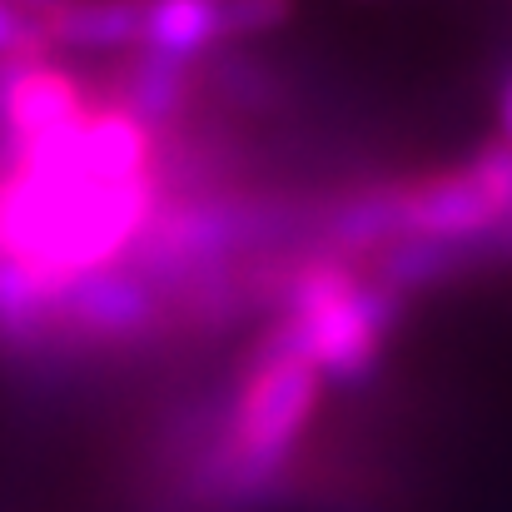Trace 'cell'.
<instances>
[{
  "mask_svg": "<svg viewBox=\"0 0 512 512\" xmlns=\"http://www.w3.org/2000/svg\"><path fill=\"white\" fill-rule=\"evenodd\" d=\"M503 224L498 204L468 170H443L408 179V234L418 239H483ZM403 234V239H408Z\"/></svg>",
  "mask_w": 512,
  "mask_h": 512,
  "instance_id": "obj_3",
  "label": "cell"
},
{
  "mask_svg": "<svg viewBox=\"0 0 512 512\" xmlns=\"http://www.w3.org/2000/svg\"><path fill=\"white\" fill-rule=\"evenodd\" d=\"M403 234H408V179H388V184L348 189L329 209H319V214H314L309 249L368 269V264H373L388 244H398Z\"/></svg>",
  "mask_w": 512,
  "mask_h": 512,
  "instance_id": "obj_2",
  "label": "cell"
},
{
  "mask_svg": "<svg viewBox=\"0 0 512 512\" xmlns=\"http://www.w3.org/2000/svg\"><path fill=\"white\" fill-rule=\"evenodd\" d=\"M219 10L229 40H254L294 20V0H219Z\"/></svg>",
  "mask_w": 512,
  "mask_h": 512,
  "instance_id": "obj_8",
  "label": "cell"
},
{
  "mask_svg": "<svg viewBox=\"0 0 512 512\" xmlns=\"http://www.w3.org/2000/svg\"><path fill=\"white\" fill-rule=\"evenodd\" d=\"M170 329L165 299L130 264L80 274L60 294V339L70 353H130Z\"/></svg>",
  "mask_w": 512,
  "mask_h": 512,
  "instance_id": "obj_1",
  "label": "cell"
},
{
  "mask_svg": "<svg viewBox=\"0 0 512 512\" xmlns=\"http://www.w3.org/2000/svg\"><path fill=\"white\" fill-rule=\"evenodd\" d=\"M463 170L473 174L483 189H488V199L498 204V214L503 219H512V145H503V140H488Z\"/></svg>",
  "mask_w": 512,
  "mask_h": 512,
  "instance_id": "obj_9",
  "label": "cell"
},
{
  "mask_svg": "<svg viewBox=\"0 0 512 512\" xmlns=\"http://www.w3.org/2000/svg\"><path fill=\"white\" fill-rule=\"evenodd\" d=\"M493 115H498V140L512 145V70L498 80V95H493Z\"/></svg>",
  "mask_w": 512,
  "mask_h": 512,
  "instance_id": "obj_10",
  "label": "cell"
},
{
  "mask_svg": "<svg viewBox=\"0 0 512 512\" xmlns=\"http://www.w3.org/2000/svg\"><path fill=\"white\" fill-rule=\"evenodd\" d=\"M5 5H20V10H30V15H55V10L70 5V0H5Z\"/></svg>",
  "mask_w": 512,
  "mask_h": 512,
  "instance_id": "obj_11",
  "label": "cell"
},
{
  "mask_svg": "<svg viewBox=\"0 0 512 512\" xmlns=\"http://www.w3.org/2000/svg\"><path fill=\"white\" fill-rule=\"evenodd\" d=\"M25 60H55L45 15H30L0 0V65H25Z\"/></svg>",
  "mask_w": 512,
  "mask_h": 512,
  "instance_id": "obj_7",
  "label": "cell"
},
{
  "mask_svg": "<svg viewBox=\"0 0 512 512\" xmlns=\"http://www.w3.org/2000/svg\"><path fill=\"white\" fill-rule=\"evenodd\" d=\"M145 15L150 0H70L45 15L50 55H135L145 45Z\"/></svg>",
  "mask_w": 512,
  "mask_h": 512,
  "instance_id": "obj_5",
  "label": "cell"
},
{
  "mask_svg": "<svg viewBox=\"0 0 512 512\" xmlns=\"http://www.w3.org/2000/svg\"><path fill=\"white\" fill-rule=\"evenodd\" d=\"M194 90H199V70L194 65H179V60H165V55L135 50L115 70V80H110V105L125 110V115H135L145 130L170 135L174 125L184 120Z\"/></svg>",
  "mask_w": 512,
  "mask_h": 512,
  "instance_id": "obj_4",
  "label": "cell"
},
{
  "mask_svg": "<svg viewBox=\"0 0 512 512\" xmlns=\"http://www.w3.org/2000/svg\"><path fill=\"white\" fill-rule=\"evenodd\" d=\"M219 45H229L219 0H150L145 45H140L145 55H165L199 70Z\"/></svg>",
  "mask_w": 512,
  "mask_h": 512,
  "instance_id": "obj_6",
  "label": "cell"
}]
</instances>
